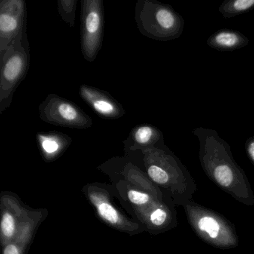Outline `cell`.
Here are the masks:
<instances>
[{
	"label": "cell",
	"mask_w": 254,
	"mask_h": 254,
	"mask_svg": "<svg viewBox=\"0 0 254 254\" xmlns=\"http://www.w3.org/2000/svg\"><path fill=\"white\" fill-rule=\"evenodd\" d=\"M192 133L199 141V160L206 176L236 201L254 206L249 180L233 158L230 145L212 129L197 127Z\"/></svg>",
	"instance_id": "1"
},
{
	"label": "cell",
	"mask_w": 254,
	"mask_h": 254,
	"mask_svg": "<svg viewBox=\"0 0 254 254\" xmlns=\"http://www.w3.org/2000/svg\"><path fill=\"white\" fill-rule=\"evenodd\" d=\"M127 197L129 200L135 206H139V209H143V208L148 207L151 205L158 202L155 197H153L151 194L145 192L144 191H139V190H133L130 189L127 192Z\"/></svg>",
	"instance_id": "20"
},
{
	"label": "cell",
	"mask_w": 254,
	"mask_h": 254,
	"mask_svg": "<svg viewBox=\"0 0 254 254\" xmlns=\"http://www.w3.org/2000/svg\"><path fill=\"white\" fill-rule=\"evenodd\" d=\"M1 233L3 243L8 244L15 238L20 225L29 218L24 209L12 198H2Z\"/></svg>",
	"instance_id": "12"
},
{
	"label": "cell",
	"mask_w": 254,
	"mask_h": 254,
	"mask_svg": "<svg viewBox=\"0 0 254 254\" xmlns=\"http://www.w3.org/2000/svg\"><path fill=\"white\" fill-rule=\"evenodd\" d=\"M104 27L103 0H82L81 2V47L83 57L87 62H94L102 49Z\"/></svg>",
	"instance_id": "6"
},
{
	"label": "cell",
	"mask_w": 254,
	"mask_h": 254,
	"mask_svg": "<svg viewBox=\"0 0 254 254\" xmlns=\"http://www.w3.org/2000/svg\"><path fill=\"white\" fill-rule=\"evenodd\" d=\"M35 222L28 218L20 225L15 238L5 245L3 254H22L26 242L30 239Z\"/></svg>",
	"instance_id": "17"
},
{
	"label": "cell",
	"mask_w": 254,
	"mask_h": 254,
	"mask_svg": "<svg viewBox=\"0 0 254 254\" xmlns=\"http://www.w3.org/2000/svg\"><path fill=\"white\" fill-rule=\"evenodd\" d=\"M254 8V0H225L218 7L220 14L226 19L233 18Z\"/></svg>",
	"instance_id": "18"
},
{
	"label": "cell",
	"mask_w": 254,
	"mask_h": 254,
	"mask_svg": "<svg viewBox=\"0 0 254 254\" xmlns=\"http://www.w3.org/2000/svg\"><path fill=\"white\" fill-rule=\"evenodd\" d=\"M183 208L193 231L203 242L220 249L239 246L236 227L225 217L193 200L185 203Z\"/></svg>",
	"instance_id": "4"
},
{
	"label": "cell",
	"mask_w": 254,
	"mask_h": 254,
	"mask_svg": "<svg viewBox=\"0 0 254 254\" xmlns=\"http://www.w3.org/2000/svg\"><path fill=\"white\" fill-rule=\"evenodd\" d=\"M175 205L172 202L158 201L151 206L139 209L144 222L151 230L164 231L177 226Z\"/></svg>",
	"instance_id": "11"
},
{
	"label": "cell",
	"mask_w": 254,
	"mask_h": 254,
	"mask_svg": "<svg viewBox=\"0 0 254 254\" xmlns=\"http://www.w3.org/2000/svg\"><path fill=\"white\" fill-rule=\"evenodd\" d=\"M249 39L239 31L223 29L217 31L206 40L211 48L221 52L234 51L246 47Z\"/></svg>",
	"instance_id": "15"
},
{
	"label": "cell",
	"mask_w": 254,
	"mask_h": 254,
	"mask_svg": "<svg viewBox=\"0 0 254 254\" xmlns=\"http://www.w3.org/2000/svg\"><path fill=\"white\" fill-rule=\"evenodd\" d=\"M127 153H139L154 147L164 146L163 132L149 123H142L135 126L128 137L123 142Z\"/></svg>",
	"instance_id": "10"
},
{
	"label": "cell",
	"mask_w": 254,
	"mask_h": 254,
	"mask_svg": "<svg viewBox=\"0 0 254 254\" xmlns=\"http://www.w3.org/2000/svg\"><path fill=\"white\" fill-rule=\"evenodd\" d=\"M40 118L49 124L68 128H90L93 120L79 106L69 99L51 93L40 104Z\"/></svg>",
	"instance_id": "7"
},
{
	"label": "cell",
	"mask_w": 254,
	"mask_h": 254,
	"mask_svg": "<svg viewBox=\"0 0 254 254\" xmlns=\"http://www.w3.org/2000/svg\"><path fill=\"white\" fill-rule=\"evenodd\" d=\"M79 95L81 99L102 118L116 120L121 118L126 114L123 105L105 90L82 84L79 88Z\"/></svg>",
	"instance_id": "9"
},
{
	"label": "cell",
	"mask_w": 254,
	"mask_h": 254,
	"mask_svg": "<svg viewBox=\"0 0 254 254\" xmlns=\"http://www.w3.org/2000/svg\"><path fill=\"white\" fill-rule=\"evenodd\" d=\"M135 20L139 32L154 41H173L184 32L185 22L172 5L156 0H138Z\"/></svg>",
	"instance_id": "3"
},
{
	"label": "cell",
	"mask_w": 254,
	"mask_h": 254,
	"mask_svg": "<svg viewBox=\"0 0 254 254\" xmlns=\"http://www.w3.org/2000/svg\"><path fill=\"white\" fill-rule=\"evenodd\" d=\"M30 58L26 32L0 55V114L12 104L14 93L29 72Z\"/></svg>",
	"instance_id": "5"
},
{
	"label": "cell",
	"mask_w": 254,
	"mask_h": 254,
	"mask_svg": "<svg viewBox=\"0 0 254 254\" xmlns=\"http://www.w3.org/2000/svg\"><path fill=\"white\" fill-rule=\"evenodd\" d=\"M36 139L41 154L47 162L60 157L72 142L69 135L57 131L39 132Z\"/></svg>",
	"instance_id": "14"
},
{
	"label": "cell",
	"mask_w": 254,
	"mask_h": 254,
	"mask_svg": "<svg viewBox=\"0 0 254 254\" xmlns=\"http://www.w3.org/2000/svg\"><path fill=\"white\" fill-rule=\"evenodd\" d=\"M89 197L101 218L113 227L123 230H133L138 227L120 213L111 204L106 194L101 191H91L89 192Z\"/></svg>",
	"instance_id": "13"
},
{
	"label": "cell",
	"mask_w": 254,
	"mask_h": 254,
	"mask_svg": "<svg viewBox=\"0 0 254 254\" xmlns=\"http://www.w3.org/2000/svg\"><path fill=\"white\" fill-rule=\"evenodd\" d=\"M77 4V0H59L57 2L59 16L71 28L75 26Z\"/></svg>",
	"instance_id": "19"
},
{
	"label": "cell",
	"mask_w": 254,
	"mask_h": 254,
	"mask_svg": "<svg viewBox=\"0 0 254 254\" xmlns=\"http://www.w3.org/2000/svg\"><path fill=\"white\" fill-rule=\"evenodd\" d=\"M245 152L253 166H254V136L248 138L245 143Z\"/></svg>",
	"instance_id": "21"
},
{
	"label": "cell",
	"mask_w": 254,
	"mask_h": 254,
	"mask_svg": "<svg viewBox=\"0 0 254 254\" xmlns=\"http://www.w3.org/2000/svg\"><path fill=\"white\" fill-rule=\"evenodd\" d=\"M146 174L160 189L165 190L175 206H184L193 200L197 184L187 168L166 146L154 147L139 152Z\"/></svg>",
	"instance_id": "2"
},
{
	"label": "cell",
	"mask_w": 254,
	"mask_h": 254,
	"mask_svg": "<svg viewBox=\"0 0 254 254\" xmlns=\"http://www.w3.org/2000/svg\"><path fill=\"white\" fill-rule=\"evenodd\" d=\"M123 175L127 181L139 186L144 191L151 194L159 201H164V195L161 190L150 179L147 174L144 173L131 162H128L125 166Z\"/></svg>",
	"instance_id": "16"
},
{
	"label": "cell",
	"mask_w": 254,
	"mask_h": 254,
	"mask_svg": "<svg viewBox=\"0 0 254 254\" xmlns=\"http://www.w3.org/2000/svg\"><path fill=\"white\" fill-rule=\"evenodd\" d=\"M27 9L25 0L0 2V55L26 32Z\"/></svg>",
	"instance_id": "8"
}]
</instances>
